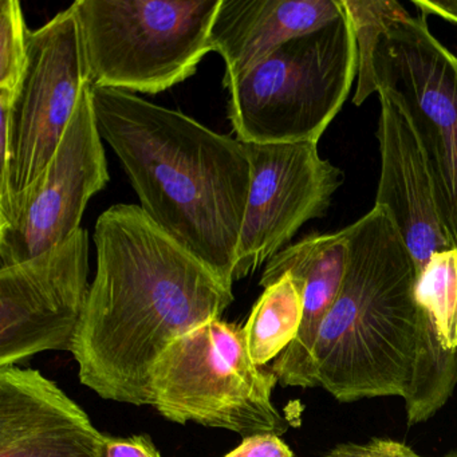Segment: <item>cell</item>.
I'll return each mask as SVG.
<instances>
[{"label":"cell","mask_w":457,"mask_h":457,"mask_svg":"<svg viewBox=\"0 0 457 457\" xmlns=\"http://www.w3.org/2000/svg\"><path fill=\"white\" fill-rule=\"evenodd\" d=\"M344 12L342 0H221L211 44L226 65L224 87L286 42L323 28Z\"/></svg>","instance_id":"cell-15"},{"label":"cell","mask_w":457,"mask_h":457,"mask_svg":"<svg viewBox=\"0 0 457 457\" xmlns=\"http://www.w3.org/2000/svg\"><path fill=\"white\" fill-rule=\"evenodd\" d=\"M303 318V285L285 274L264 288L243 326L248 354L255 365L277 360L295 339Z\"/></svg>","instance_id":"cell-17"},{"label":"cell","mask_w":457,"mask_h":457,"mask_svg":"<svg viewBox=\"0 0 457 457\" xmlns=\"http://www.w3.org/2000/svg\"><path fill=\"white\" fill-rule=\"evenodd\" d=\"M97 457H162V453L148 436L113 437L105 435Z\"/></svg>","instance_id":"cell-22"},{"label":"cell","mask_w":457,"mask_h":457,"mask_svg":"<svg viewBox=\"0 0 457 457\" xmlns=\"http://www.w3.org/2000/svg\"><path fill=\"white\" fill-rule=\"evenodd\" d=\"M414 295L441 345L457 352V248L430 258L417 275Z\"/></svg>","instance_id":"cell-18"},{"label":"cell","mask_w":457,"mask_h":457,"mask_svg":"<svg viewBox=\"0 0 457 457\" xmlns=\"http://www.w3.org/2000/svg\"><path fill=\"white\" fill-rule=\"evenodd\" d=\"M109 180L89 84L49 167L18 202L14 220L0 228V269L30 261L71 239L81 229L87 203Z\"/></svg>","instance_id":"cell-11"},{"label":"cell","mask_w":457,"mask_h":457,"mask_svg":"<svg viewBox=\"0 0 457 457\" xmlns=\"http://www.w3.org/2000/svg\"><path fill=\"white\" fill-rule=\"evenodd\" d=\"M251 187L237 245L235 280L286 248L302 226L322 218L344 173L322 159L318 143H243Z\"/></svg>","instance_id":"cell-10"},{"label":"cell","mask_w":457,"mask_h":457,"mask_svg":"<svg viewBox=\"0 0 457 457\" xmlns=\"http://www.w3.org/2000/svg\"><path fill=\"white\" fill-rule=\"evenodd\" d=\"M274 371L255 365L239 326L212 320L176 339L152 369L149 397L176 424L283 435L290 421L272 403Z\"/></svg>","instance_id":"cell-6"},{"label":"cell","mask_w":457,"mask_h":457,"mask_svg":"<svg viewBox=\"0 0 457 457\" xmlns=\"http://www.w3.org/2000/svg\"><path fill=\"white\" fill-rule=\"evenodd\" d=\"M349 245L344 229L312 234L287 245L267 262L261 286L269 287L285 274L303 285V318L295 339L274 361L271 370L282 386L317 387L314 349L320 326L344 285Z\"/></svg>","instance_id":"cell-14"},{"label":"cell","mask_w":457,"mask_h":457,"mask_svg":"<svg viewBox=\"0 0 457 457\" xmlns=\"http://www.w3.org/2000/svg\"><path fill=\"white\" fill-rule=\"evenodd\" d=\"M89 235L0 269V368L71 352L89 298Z\"/></svg>","instance_id":"cell-9"},{"label":"cell","mask_w":457,"mask_h":457,"mask_svg":"<svg viewBox=\"0 0 457 457\" xmlns=\"http://www.w3.org/2000/svg\"><path fill=\"white\" fill-rule=\"evenodd\" d=\"M221 0H77L93 87L157 95L196 73L213 52Z\"/></svg>","instance_id":"cell-5"},{"label":"cell","mask_w":457,"mask_h":457,"mask_svg":"<svg viewBox=\"0 0 457 457\" xmlns=\"http://www.w3.org/2000/svg\"><path fill=\"white\" fill-rule=\"evenodd\" d=\"M371 66L377 93L386 90L413 127L457 248V57L430 33L425 17L408 15L382 31Z\"/></svg>","instance_id":"cell-8"},{"label":"cell","mask_w":457,"mask_h":457,"mask_svg":"<svg viewBox=\"0 0 457 457\" xmlns=\"http://www.w3.org/2000/svg\"><path fill=\"white\" fill-rule=\"evenodd\" d=\"M97 274L71 346L79 379L104 400L151 403L152 369L180 337L234 302L219 277L145 215L116 204L95 228Z\"/></svg>","instance_id":"cell-1"},{"label":"cell","mask_w":457,"mask_h":457,"mask_svg":"<svg viewBox=\"0 0 457 457\" xmlns=\"http://www.w3.org/2000/svg\"><path fill=\"white\" fill-rule=\"evenodd\" d=\"M29 29L17 0L0 6V98L12 101L28 65Z\"/></svg>","instance_id":"cell-20"},{"label":"cell","mask_w":457,"mask_h":457,"mask_svg":"<svg viewBox=\"0 0 457 457\" xmlns=\"http://www.w3.org/2000/svg\"><path fill=\"white\" fill-rule=\"evenodd\" d=\"M345 10L352 21L358 47V82L353 96V104L361 106L373 93H377L371 57L377 39L382 31L401 18L408 17V12L395 0L392 2H354L342 0Z\"/></svg>","instance_id":"cell-19"},{"label":"cell","mask_w":457,"mask_h":457,"mask_svg":"<svg viewBox=\"0 0 457 457\" xmlns=\"http://www.w3.org/2000/svg\"><path fill=\"white\" fill-rule=\"evenodd\" d=\"M224 457H295L280 436L272 433L243 438L239 446Z\"/></svg>","instance_id":"cell-23"},{"label":"cell","mask_w":457,"mask_h":457,"mask_svg":"<svg viewBox=\"0 0 457 457\" xmlns=\"http://www.w3.org/2000/svg\"><path fill=\"white\" fill-rule=\"evenodd\" d=\"M357 74V41L345 10L224 87L237 140L318 143L346 103Z\"/></svg>","instance_id":"cell-4"},{"label":"cell","mask_w":457,"mask_h":457,"mask_svg":"<svg viewBox=\"0 0 457 457\" xmlns=\"http://www.w3.org/2000/svg\"><path fill=\"white\" fill-rule=\"evenodd\" d=\"M98 132L121 162L140 208L227 282L251 187L245 144L132 93L93 87Z\"/></svg>","instance_id":"cell-2"},{"label":"cell","mask_w":457,"mask_h":457,"mask_svg":"<svg viewBox=\"0 0 457 457\" xmlns=\"http://www.w3.org/2000/svg\"><path fill=\"white\" fill-rule=\"evenodd\" d=\"M422 17L437 15L449 23L457 25V0H411Z\"/></svg>","instance_id":"cell-24"},{"label":"cell","mask_w":457,"mask_h":457,"mask_svg":"<svg viewBox=\"0 0 457 457\" xmlns=\"http://www.w3.org/2000/svg\"><path fill=\"white\" fill-rule=\"evenodd\" d=\"M456 385L457 352H449L441 345L429 320L419 310L411 379L403 395L409 427L432 419L448 403Z\"/></svg>","instance_id":"cell-16"},{"label":"cell","mask_w":457,"mask_h":457,"mask_svg":"<svg viewBox=\"0 0 457 457\" xmlns=\"http://www.w3.org/2000/svg\"><path fill=\"white\" fill-rule=\"evenodd\" d=\"M325 457H425L406 444L390 438H371L366 443H342L331 448ZM444 457H457V451Z\"/></svg>","instance_id":"cell-21"},{"label":"cell","mask_w":457,"mask_h":457,"mask_svg":"<svg viewBox=\"0 0 457 457\" xmlns=\"http://www.w3.org/2000/svg\"><path fill=\"white\" fill-rule=\"evenodd\" d=\"M378 96L381 176L376 205L397 227L419 275L435 253L456 245L438 212L432 176L408 116L386 90Z\"/></svg>","instance_id":"cell-12"},{"label":"cell","mask_w":457,"mask_h":457,"mask_svg":"<svg viewBox=\"0 0 457 457\" xmlns=\"http://www.w3.org/2000/svg\"><path fill=\"white\" fill-rule=\"evenodd\" d=\"M105 435L55 382L0 368V457H97Z\"/></svg>","instance_id":"cell-13"},{"label":"cell","mask_w":457,"mask_h":457,"mask_svg":"<svg viewBox=\"0 0 457 457\" xmlns=\"http://www.w3.org/2000/svg\"><path fill=\"white\" fill-rule=\"evenodd\" d=\"M73 4L29 31L28 65L12 101L0 98V228L14 220L25 196L57 154L89 85Z\"/></svg>","instance_id":"cell-7"},{"label":"cell","mask_w":457,"mask_h":457,"mask_svg":"<svg viewBox=\"0 0 457 457\" xmlns=\"http://www.w3.org/2000/svg\"><path fill=\"white\" fill-rule=\"evenodd\" d=\"M344 231L349 261L318 334L317 385L339 403L403 398L419 315L416 264L384 208L374 205Z\"/></svg>","instance_id":"cell-3"}]
</instances>
